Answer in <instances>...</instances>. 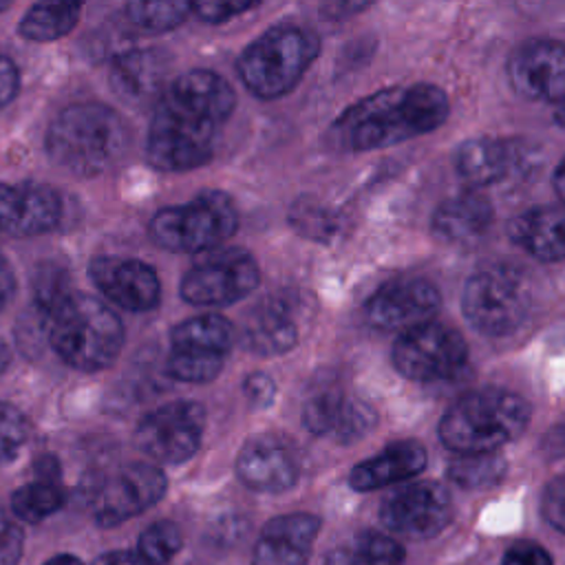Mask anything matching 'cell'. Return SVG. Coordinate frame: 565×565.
I'll return each instance as SVG.
<instances>
[{"mask_svg":"<svg viewBox=\"0 0 565 565\" xmlns=\"http://www.w3.org/2000/svg\"><path fill=\"white\" fill-rule=\"evenodd\" d=\"M236 106L234 88L214 71L194 68L172 79L154 104L146 157L163 172H185L210 161L214 135Z\"/></svg>","mask_w":565,"mask_h":565,"instance_id":"cell-1","label":"cell"},{"mask_svg":"<svg viewBox=\"0 0 565 565\" xmlns=\"http://www.w3.org/2000/svg\"><path fill=\"white\" fill-rule=\"evenodd\" d=\"M448 113V95L435 84L384 88L349 106L331 135L344 150H377L439 128Z\"/></svg>","mask_w":565,"mask_h":565,"instance_id":"cell-2","label":"cell"},{"mask_svg":"<svg viewBox=\"0 0 565 565\" xmlns=\"http://www.w3.org/2000/svg\"><path fill=\"white\" fill-rule=\"evenodd\" d=\"M128 141L130 132L121 115L97 102L66 106L44 137L49 157L77 177H97L115 168Z\"/></svg>","mask_w":565,"mask_h":565,"instance_id":"cell-3","label":"cell"},{"mask_svg":"<svg viewBox=\"0 0 565 565\" xmlns=\"http://www.w3.org/2000/svg\"><path fill=\"white\" fill-rule=\"evenodd\" d=\"M530 404L503 388H479L461 395L439 419L441 444L457 455L497 452L523 435Z\"/></svg>","mask_w":565,"mask_h":565,"instance_id":"cell-4","label":"cell"},{"mask_svg":"<svg viewBox=\"0 0 565 565\" xmlns=\"http://www.w3.org/2000/svg\"><path fill=\"white\" fill-rule=\"evenodd\" d=\"M124 324L102 300L73 291L49 318L51 349L77 371L110 366L124 347Z\"/></svg>","mask_w":565,"mask_h":565,"instance_id":"cell-5","label":"cell"},{"mask_svg":"<svg viewBox=\"0 0 565 565\" xmlns=\"http://www.w3.org/2000/svg\"><path fill=\"white\" fill-rule=\"evenodd\" d=\"M318 53L320 40L313 31L296 24H278L241 53L236 71L252 95L278 99L296 88Z\"/></svg>","mask_w":565,"mask_h":565,"instance_id":"cell-6","label":"cell"},{"mask_svg":"<svg viewBox=\"0 0 565 565\" xmlns=\"http://www.w3.org/2000/svg\"><path fill=\"white\" fill-rule=\"evenodd\" d=\"M238 225L232 199L218 190H205L181 205L161 207L150 225V238L170 252L203 254L221 247Z\"/></svg>","mask_w":565,"mask_h":565,"instance_id":"cell-7","label":"cell"},{"mask_svg":"<svg viewBox=\"0 0 565 565\" xmlns=\"http://www.w3.org/2000/svg\"><path fill=\"white\" fill-rule=\"evenodd\" d=\"M530 282L519 267L492 263L477 269L463 285L461 309L472 329L501 338L519 329L530 311Z\"/></svg>","mask_w":565,"mask_h":565,"instance_id":"cell-8","label":"cell"},{"mask_svg":"<svg viewBox=\"0 0 565 565\" xmlns=\"http://www.w3.org/2000/svg\"><path fill=\"white\" fill-rule=\"evenodd\" d=\"M260 280L256 258L241 247H214L181 280V298L196 307H225L249 296Z\"/></svg>","mask_w":565,"mask_h":565,"instance_id":"cell-9","label":"cell"},{"mask_svg":"<svg viewBox=\"0 0 565 565\" xmlns=\"http://www.w3.org/2000/svg\"><path fill=\"white\" fill-rule=\"evenodd\" d=\"M393 366L406 380L437 382L457 375L468 360V344L452 327L430 320L406 329L393 344Z\"/></svg>","mask_w":565,"mask_h":565,"instance_id":"cell-10","label":"cell"},{"mask_svg":"<svg viewBox=\"0 0 565 565\" xmlns=\"http://www.w3.org/2000/svg\"><path fill=\"white\" fill-rule=\"evenodd\" d=\"M168 490V479L152 463H126L104 477L90 497V512L97 525H119L152 508Z\"/></svg>","mask_w":565,"mask_h":565,"instance_id":"cell-11","label":"cell"},{"mask_svg":"<svg viewBox=\"0 0 565 565\" xmlns=\"http://www.w3.org/2000/svg\"><path fill=\"white\" fill-rule=\"evenodd\" d=\"M205 411L196 402H168L150 411L135 430V444L161 463H183L201 446Z\"/></svg>","mask_w":565,"mask_h":565,"instance_id":"cell-12","label":"cell"},{"mask_svg":"<svg viewBox=\"0 0 565 565\" xmlns=\"http://www.w3.org/2000/svg\"><path fill=\"white\" fill-rule=\"evenodd\" d=\"M380 521L399 536L433 539L452 521L450 492L437 481H415L397 488L382 501Z\"/></svg>","mask_w":565,"mask_h":565,"instance_id":"cell-13","label":"cell"},{"mask_svg":"<svg viewBox=\"0 0 565 565\" xmlns=\"http://www.w3.org/2000/svg\"><path fill=\"white\" fill-rule=\"evenodd\" d=\"M508 79L514 93L532 102H565V42L527 40L508 60Z\"/></svg>","mask_w":565,"mask_h":565,"instance_id":"cell-14","label":"cell"},{"mask_svg":"<svg viewBox=\"0 0 565 565\" xmlns=\"http://www.w3.org/2000/svg\"><path fill=\"white\" fill-rule=\"evenodd\" d=\"M300 461L294 444L274 430L249 437L236 455V477L249 490L280 494L296 486Z\"/></svg>","mask_w":565,"mask_h":565,"instance_id":"cell-15","label":"cell"},{"mask_svg":"<svg viewBox=\"0 0 565 565\" xmlns=\"http://www.w3.org/2000/svg\"><path fill=\"white\" fill-rule=\"evenodd\" d=\"M439 305V289L430 280L404 278L377 287L364 305V316L375 329L402 333L430 322Z\"/></svg>","mask_w":565,"mask_h":565,"instance_id":"cell-16","label":"cell"},{"mask_svg":"<svg viewBox=\"0 0 565 565\" xmlns=\"http://www.w3.org/2000/svg\"><path fill=\"white\" fill-rule=\"evenodd\" d=\"M62 218L60 194L44 183L0 181V236H38L57 227Z\"/></svg>","mask_w":565,"mask_h":565,"instance_id":"cell-17","label":"cell"},{"mask_svg":"<svg viewBox=\"0 0 565 565\" xmlns=\"http://www.w3.org/2000/svg\"><path fill=\"white\" fill-rule=\"evenodd\" d=\"M88 276L108 300L128 311H150L161 298L157 271L139 258L95 256Z\"/></svg>","mask_w":565,"mask_h":565,"instance_id":"cell-18","label":"cell"},{"mask_svg":"<svg viewBox=\"0 0 565 565\" xmlns=\"http://www.w3.org/2000/svg\"><path fill=\"white\" fill-rule=\"evenodd\" d=\"M318 532L320 519L316 514L291 512L274 516L260 530L252 565H307Z\"/></svg>","mask_w":565,"mask_h":565,"instance_id":"cell-19","label":"cell"},{"mask_svg":"<svg viewBox=\"0 0 565 565\" xmlns=\"http://www.w3.org/2000/svg\"><path fill=\"white\" fill-rule=\"evenodd\" d=\"M168 57L161 49L121 51L110 71L113 90L130 104L159 102L168 84Z\"/></svg>","mask_w":565,"mask_h":565,"instance_id":"cell-20","label":"cell"},{"mask_svg":"<svg viewBox=\"0 0 565 565\" xmlns=\"http://www.w3.org/2000/svg\"><path fill=\"white\" fill-rule=\"evenodd\" d=\"M428 463L426 448L415 439L388 444L377 455L360 461L349 472V486L358 492L380 490L417 477Z\"/></svg>","mask_w":565,"mask_h":565,"instance_id":"cell-21","label":"cell"},{"mask_svg":"<svg viewBox=\"0 0 565 565\" xmlns=\"http://www.w3.org/2000/svg\"><path fill=\"white\" fill-rule=\"evenodd\" d=\"M523 154L516 143L494 137L468 139L455 157L459 177L472 185L483 188L510 177L521 163Z\"/></svg>","mask_w":565,"mask_h":565,"instance_id":"cell-22","label":"cell"},{"mask_svg":"<svg viewBox=\"0 0 565 565\" xmlns=\"http://www.w3.org/2000/svg\"><path fill=\"white\" fill-rule=\"evenodd\" d=\"M508 234L536 260H565V205L525 210L512 218Z\"/></svg>","mask_w":565,"mask_h":565,"instance_id":"cell-23","label":"cell"},{"mask_svg":"<svg viewBox=\"0 0 565 565\" xmlns=\"http://www.w3.org/2000/svg\"><path fill=\"white\" fill-rule=\"evenodd\" d=\"M492 223V203L468 190L441 201L433 214V232L444 243H468L479 238Z\"/></svg>","mask_w":565,"mask_h":565,"instance_id":"cell-24","label":"cell"},{"mask_svg":"<svg viewBox=\"0 0 565 565\" xmlns=\"http://www.w3.org/2000/svg\"><path fill=\"white\" fill-rule=\"evenodd\" d=\"M234 344V327L218 313H203L179 322L170 333V351L201 358H221Z\"/></svg>","mask_w":565,"mask_h":565,"instance_id":"cell-25","label":"cell"},{"mask_svg":"<svg viewBox=\"0 0 565 565\" xmlns=\"http://www.w3.org/2000/svg\"><path fill=\"white\" fill-rule=\"evenodd\" d=\"M243 342L258 355H282L298 342V324L285 302H267L245 324Z\"/></svg>","mask_w":565,"mask_h":565,"instance_id":"cell-26","label":"cell"},{"mask_svg":"<svg viewBox=\"0 0 565 565\" xmlns=\"http://www.w3.org/2000/svg\"><path fill=\"white\" fill-rule=\"evenodd\" d=\"M404 547L388 534L364 530L351 541L333 547L324 565H402Z\"/></svg>","mask_w":565,"mask_h":565,"instance_id":"cell-27","label":"cell"},{"mask_svg":"<svg viewBox=\"0 0 565 565\" xmlns=\"http://www.w3.org/2000/svg\"><path fill=\"white\" fill-rule=\"evenodd\" d=\"M79 15V2H38L20 18L18 33L31 42H53L71 33Z\"/></svg>","mask_w":565,"mask_h":565,"instance_id":"cell-28","label":"cell"},{"mask_svg":"<svg viewBox=\"0 0 565 565\" xmlns=\"http://www.w3.org/2000/svg\"><path fill=\"white\" fill-rule=\"evenodd\" d=\"M64 505V490L57 479L38 477L11 494V512L26 523H40Z\"/></svg>","mask_w":565,"mask_h":565,"instance_id":"cell-29","label":"cell"},{"mask_svg":"<svg viewBox=\"0 0 565 565\" xmlns=\"http://www.w3.org/2000/svg\"><path fill=\"white\" fill-rule=\"evenodd\" d=\"M508 463L499 452L457 455L448 463V477L466 490H483L497 486L505 477Z\"/></svg>","mask_w":565,"mask_h":565,"instance_id":"cell-30","label":"cell"},{"mask_svg":"<svg viewBox=\"0 0 565 565\" xmlns=\"http://www.w3.org/2000/svg\"><path fill=\"white\" fill-rule=\"evenodd\" d=\"M192 13V2L185 0H132L126 4L128 20L152 33L177 29Z\"/></svg>","mask_w":565,"mask_h":565,"instance_id":"cell-31","label":"cell"},{"mask_svg":"<svg viewBox=\"0 0 565 565\" xmlns=\"http://www.w3.org/2000/svg\"><path fill=\"white\" fill-rule=\"evenodd\" d=\"M347 399L349 397L335 388H327V391L313 395L302 408L305 428L318 437L333 439V435L342 422Z\"/></svg>","mask_w":565,"mask_h":565,"instance_id":"cell-32","label":"cell"},{"mask_svg":"<svg viewBox=\"0 0 565 565\" xmlns=\"http://www.w3.org/2000/svg\"><path fill=\"white\" fill-rule=\"evenodd\" d=\"M181 545H183V536H181L179 525L161 519L141 532L137 552L150 565H166L181 550Z\"/></svg>","mask_w":565,"mask_h":565,"instance_id":"cell-33","label":"cell"},{"mask_svg":"<svg viewBox=\"0 0 565 565\" xmlns=\"http://www.w3.org/2000/svg\"><path fill=\"white\" fill-rule=\"evenodd\" d=\"M68 274L60 265H40L33 278V307L51 318V313L73 294L68 285Z\"/></svg>","mask_w":565,"mask_h":565,"instance_id":"cell-34","label":"cell"},{"mask_svg":"<svg viewBox=\"0 0 565 565\" xmlns=\"http://www.w3.org/2000/svg\"><path fill=\"white\" fill-rule=\"evenodd\" d=\"M225 360L218 358H201V355H188V353H168V362H166V371L172 380L179 382H190V384H203V382H212L221 369H223Z\"/></svg>","mask_w":565,"mask_h":565,"instance_id":"cell-35","label":"cell"},{"mask_svg":"<svg viewBox=\"0 0 565 565\" xmlns=\"http://www.w3.org/2000/svg\"><path fill=\"white\" fill-rule=\"evenodd\" d=\"M375 424H377V415H375L373 406L358 397H349L347 406H344L342 422H340L333 439L340 444L358 441L364 435H369L375 428Z\"/></svg>","mask_w":565,"mask_h":565,"instance_id":"cell-36","label":"cell"},{"mask_svg":"<svg viewBox=\"0 0 565 565\" xmlns=\"http://www.w3.org/2000/svg\"><path fill=\"white\" fill-rule=\"evenodd\" d=\"M29 437L26 417L11 404L0 402V463L11 461Z\"/></svg>","mask_w":565,"mask_h":565,"instance_id":"cell-37","label":"cell"},{"mask_svg":"<svg viewBox=\"0 0 565 565\" xmlns=\"http://www.w3.org/2000/svg\"><path fill=\"white\" fill-rule=\"evenodd\" d=\"M289 218L298 227V232H305L307 236L318 241H327L329 234L335 230V221L331 218V214L309 201H298Z\"/></svg>","mask_w":565,"mask_h":565,"instance_id":"cell-38","label":"cell"},{"mask_svg":"<svg viewBox=\"0 0 565 565\" xmlns=\"http://www.w3.org/2000/svg\"><path fill=\"white\" fill-rule=\"evenodd\" d=\"M543 519L558 532L565 534V475L554 477L541 497Z\"/></svg>","mask_w":565,"mask_h":565,"instance_id":"cell-39","label":"cell"},{"mask_svg":"<svg viewBox=\"0 0 565 565\" xmlns=\"http://www.w3.org/2000/svg\"><path fill=\"white\" fill-rule=\"evenodd\" d=\"M24 550L22 527L0 510V565H18Z\"/></svg>","mask_w":565,"mask_h":565,"instance_id":"cell-40","label":"cell"},{"mask_svg":"<svg viewBox=\"0 0 565 565\" xmlns=\"http://www.w3.org/2000/svg\"><path fill=\"white\" fill-rule=\"evenodd\" d=\"M552 554L534 543V541H516L512 543L501 558V565H552Z\"/></svg>","mask_w":565,"mask_h":565,"instance_id":"cell-41","label":"cell"},{"mask_svg":"<svg viewBox=\"0 0 565 565\" xmlns=\"http://www.w3.org/2000/svg\"><path fill=\"white\" fill-rule=\"evenodd\" d=\"M256 7L258 2H192V13L203 22L218 24Z\"/></svg>","mask_w":565,"mask_h":565,"instance_id":"cell-42","label":"cell"},{"mask_svg":"<svg viewBox=\"0 0 565 565\" xmlns=\"http://www.w3.org/2000/svg\"><path fill=\"white\" fill-rule=\"evenodd\" d=\"M243 393L252 406L265 408L276 397V382L267 373H252L243 382Z\"/></svg>","mask_w":565,"mask_h":565,"instance_id":"cell-43","label":"cell"},{"mask_svg":"<svg viewBox=\"0 0 565 565\" xmlns=\"http://www.w3.org/2000/svg\"><path fill=\"white\" fill-rule=\"evenodd\" d=\"M20 88V73L11 57L0 53V110L13 102Z\"/></svg>","mask_w":565,"mask_h":565,"instance_id":"cell-44","label":"cell"},{"mask_svg":"<svg viewBox=\"0 0 565 565\" xmlns=\"http://www.w3.org/2000/svg\"><path fill=\"white\" fill-rule=\"evenodd\" d=\"M541 450L547 459L565 457V417L558 419L541 439Z\"/></svg>","mask_w":565,"mask_h":565,"instance_id":"cell-45","label":"cell"},{"mask_svg":"<svg viewBox=\"0 0 565 565\" xmlns=\"http://www.w3.org/2000/svg\"><path fill=\"white\" fill-rule=\"evenodd\" d=\"M93 565H150L139 552L132 550H113L104 552L93 561Z\"/></svg>","mask_w":565,"mask_h":565,"instance_id":"cell-46","label":"cell"},{"mask_svg":"<svg viewBox=\"0 0 565 565\" xmlns=\"http://www.w3.org/2000/svg\"><path fill=\"white\" fill-rule=\"evenodd\" d=\"M13 291H15V276H13V269H11L9 260L0 252V309L7 307Z\"/></svg>","mask_w":565,"mask_h":565,"instance_id":"cell-47","label":"cell"},{"mask_svg":"<svg viewBox=\"0 0 565 565\" xmlns=\"http://www.w3.org/2000/svg\"><path fill=\"white\" fill-rule=\"evenodd\" d=\"M554 190H556V194L561 196V201L565 203V157L558 161V166H556V170H554Z\"/></svg>","mask_w":565,"mask_h":565,"instance_id":"cell-48","label":"cell"},{"mask_svg":"<svg viewBox=\"0 0 565 565\" xmlns=\"http://www.w3.org/2000/svg\"><path fill=\"white\" fill-rule=\"evenodd\" d=\"M42 565H84V563L73 554H55L49 561H44Z\"/></svg>","mask_w":565,"mask_h":565,"instance_id":"cell-49","label":"cell"},{"mask_svg":"<svg viewBox=\"0 0 565 565\" xmlns=\"http://www.w3.org/2000/svg\"><path fill=\"white\" fill-rule=\"evenodd\" d=\"M9 360H11V353H9V347L0 340V373L7 369V364H9Z\"/></svg>","mask_w":565,"mask_h":565,"instance_id":"cell-50","label":"cell"},{"mask_svg":"<svg viewBox=\"0 0 565 565\" xmlns=\"http://www.w3.org/2000/svg\"><path fill=\"white\" fill-rule=\"evenodd\" d=\"M554 117H556V121H558L561 126H565V102H561V104H558V108H556Z\"/></svg>","mask_w":565,"mask_h":565,"instance_id":"cell-51","label":"cell"},{"mask_svg":"<svg viewBox=\"0 0 565 565\" xmlns=\"http://www.w3.org/2000/svg\"><path fill=\"white\" fill-rule=\"evenodd\" d=\"M7 7H9V4H7V2H0V11H4V9H7Z\"/></svg>","mask_w":565,"mask_h":565,"instance_id":"cell-52","label":"cell"}]
</instances>
